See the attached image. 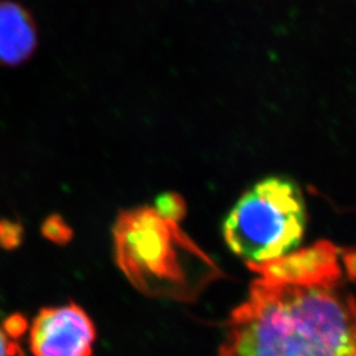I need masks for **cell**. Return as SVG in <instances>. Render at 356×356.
I'll list each match as a JSON object with an SVG mask.
<instances>
[{"label":"cell","mask_w":356,"mask_h":356,"mask_svg":"<svg viewBox=\"0 0 356 356\" xmlns=\"http://www.w3.org/2000/svg\"><path fill=\"white\" fill-rule=\"evenodd\" d=\"M114 239L119 267L143 292H168L181 279L175 248L176 223L154 209L122 213L115 225Z\"/></svg>","instance_id":"3"},{"label":"cell","mask_w":356,"mask_h":356,"mask_svg":"<svg viewBox=\"0 0 356 356\" xmlns=\"http://www.w3.org/2000/svg\"><path fill=\"white\" fill-rule=\"evenodd\" d=\"M343 254L316 243L257 273L229 317L218 356H356V297L344 285Z\"/></svg>","instance_id":"1"},{"label":"cell","mask_w":356,"mask_h":356,"mask_svg":"<svg viewBox=\"0 0 356 356\" xmlns=\"http://www.w3.org/2000/svg\"><path fill=\"white\" fill-rule=\"evenodd\" d=\"M0 356H24V353L13 339L11 335H8L4 329L0 327Z\"/></svg>","instance_id":"8"},{"label":"cell","mask_w":356,"mask_h":356,"mask_svg":"<svg viewBox=\"0 0 356 356\" xmlns=\"http://www.w3.org/2000/svg\"><path fill=\"white\" fill-rule=\"evenodd\" d=\"M44 234L53 242H66L69 239V229L60 219H49L44 226Z\"/></svg>","instance_id":"7"},{"label":"cell","mask_w":356,"mask_h":356,"mask_svg":"<svg viewBox=\"0 0 356 356\" xmlns=\"http://www.w3.org/2000/svg\"><path fill=\"white\" fill-rule=\"evenodd\" d=\"M305 229V201L297 184L267 177L234 204L223 223V236L231 252L256 266L296 251Z\"/></svg>","instance_id":"2"},{"label":"cell","mask_w":356,"mask_h":356,"mask_svg":"<svg viewBox=\"0 0 356 356\" xmlns=\"http://www.w3.org/2000/svg\"><path fill=\"white\" fill-rule=\"evenodd\" d=\"M95 339L92 319L76 302L41 309L29 330L33 356H91Z\"/></svg>","instance_id":"4"},{"label":"cell","mask_w":356,"mask_h":356,"mask_svg":"<svg viewBox=\"0 0 356 356\" xmlns=\"http://www.w3.org/2000/svg\"><path fill=\"white\" fill-rule=\"evenodd\" d=\"M36 44V26L29 13L13 1H0V64H22Z\"/></svg>","instance_id":"5"},{"label":"cell","mask_w":356,"mask_h":356,"mask_svg":"<svg viewBox=\"0 0 356 356\" xmlns=\"http://www.w3.org/2000/svg\"><path fill=\"white\" fill-rule=\"evenodd\" d=\"M3 229H0V243L3 244V247H15L16 243L20 241L19 238V229H16L15 225L10 223H3Z\"/></svg>","instance_id":"9"},{"label":"cell","mask_w":356,"mask_h":356,"mask_svg":"<svg viewBox=\"0 0 356 356\" xmlns=\"http://www.w3.org/2000/svg\"><path fill=\"white\" fill-rule=\"evenodd\" d=\"M154 210L163 218L176 223L184 216L185 206H184L182 200L177 195L164 194L157 200Z\"/></svg>","instance_id":"6"}]
</instances>
